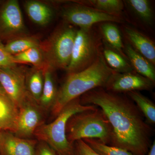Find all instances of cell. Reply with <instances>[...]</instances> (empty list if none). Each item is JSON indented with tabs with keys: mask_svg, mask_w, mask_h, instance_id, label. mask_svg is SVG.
<instances>
[{
	"mask_svg": "<svg viewBox=\"0 0 155 155\" xmlns=\"http://www.w3.org/2000/svg\"><path fill=\"white\" fill-rule=\"evenodd\" d=\"M17 65L14 56L9 54L2 41L0 40V68Z\"/></svg>",
	"mask_w": 155,
	"mask_h": 155,
	"instance_id": "27",
	"label": "cell"
},
{
	"mask_svg": "<svg viewBox=\"0 0 155 155\" xmlns=\"http://www.w3.org/2000/svg\"><path fill=\"white\" fill-rule=\"evenodd\" d=\"M97 107L83 105L81 103L80 97L77 98L67 104L53 122L40 125L35 130L34 136L40 141L48 145L58 155H76L74 145L67 139V122L75 114Z\"/></svg>",
	"mask_w": 155,
	"mask_h": 155,
	"instance_id": "3",
	"label": "cell"
},
{
	"mask_svg": "<svg viewBox=\"0 0 155 155\" xmlns=\"http://www.w3.org/2000/svg\"><path fill=\"white\" fill-rule=\"evenodd\" d=\"M124 52L134 71L155 83V66L127 42L124 44Z\"/></svg>",
	"mask_w": 155,
	"mask_h": 155,
	"instance_id": "14",
	"label": "cell"
},
{
	"mask_svg": "<svg viewBox=\"0 0 155 155\" xmlns=\"http://www.w3.org/2000/svg\"><path fill=\"white\" fill-rule=\"evenodd\" d=\"M1 131H0V137H1Z\"/></svg>",
	"mask_w": 155,
	"mask_h": 155,
	"instance_id": "32",
	"label": "cell"
},
{
	"mask_svg": "<svg viewBox=\"0 0 155 155\" xmlns=\"http://www.w3.org/2000/svg\"><path fill=\"white\" fill-rule=\"evenodd\" d=\"M108 66L102 52L92 65L84 70L68 74L62 86L58 89L57 99L51 110L57 116L71 101L94 89L104 88L114 72Z\"/></svg>",
	"mask_w": 155,
	"mask_h": 155,
	"instance_id": "2",
	"label": "cell"
},
{
	"mask_svg": "<svg viewBox=\"0 0 155 155\" xmlns=\"http://www.w3.org/2000/svg\"><path fill=\"white\" fill-rule=\"evenodd\" d=\"M135 104L145 121L149 125L155 123V105L147 97L138 91L129 92L125 94Z\"/></svg>",
	"mask_w": 155,
	"mask_h": 155,
	"instance_id": "23",
	"label": "cell"
},
{
	"mask_svg": "<svg viewBox=\"0 0 155 155\" xmlns=\"http://www.w3.org/2000/svg\"><path fill=\"white\" fill-rule=\"evenodd\" d=\"M83 105L99 108L112 126L110 146L121 148L134 155H147L151 146L153 129L127 95L106 90H92L81 96Z\"/></svg>",
	"mask_w": 155,
	"mask_h": 155,
	"instance_id": "1",
	"label": "cell"
},
{
	"mask_svg": "<svg viewBox=\"0 0 155 155\" xmlns=\"http://www.w3.org/2000/svg\"><path fill=\"white\" fill-rule=\"evenodd\" d=\"M75 2L105 14L123 18L122 14L125 6L122 0H85Z\"/></svg>",
	"mask_w": 155,
	"mask_h": 155,
	"instance_id": "22",
	"label": "cell"
},
{
	"mask_svg": "<svg viewBox=\"0 0 155 155\" xmlns=\"http://www.w3.org/2000/svg\"><path fill=\"white\" fill-rule=\"evenodd\" d=\"M37 141L22 138L10 131H1L0 155H35Z\"/></svg>",
	"mask_w": 155,
	"mask_h": 155,
	"instance_id": "12",
	"label": "cell"
},
{
	"mask_svg": "<svg viewBox=\"0 0 155 155\" xmlns=\"http://www.w3.org/2000/svg\"><path fill=\"white\" fill-rule=\"evenodd\" d=\"M103 42L102 54L110 68L118 73L134 71L127 58Z\"/></svg>",
	"mask_w": 155,
	"mask_h": 155,
	"instance_id": "21",
	"label": "cell"
},
{
	"mask_svg": "<svg viewBox=\"0 0 155 155\" xmlns=\"http://www.w3.org/2000/svg\"><path fill=\"white\" fill-rule=\"evenodd\" d=\"M155 83L134 71L125 73L115 72L104 88L115 93L125 94L131 91L152 90Z\"/></svg>",
	"mask_w": 155,
	"mask_h": 155,
	"instance_id": "11",
	"label": "cell"
},
{
	"mask_svg": "<svg viewBox=\"0 0 155 155\" xmlns=\"http://www.w3.org/2000/svg\"><path fill=\"white\" fill-rule=\"evenodd\" d=\"M28 35L19 2L7 1L0 9V40Z\"/></svg>",
	"mask_w": 155,
	"mask_h": 155,
	"instance_id": "9",
	"label": "cell"
},
{
	"mask_svg": "<svg viewBox=\"0 0 155 155\" xmlns=\"http://www.w3.org/2000/svg\"><path fill=\"white\" fill-rule=\"evenodd\" d=\"M35 155H58L53 149L44 142L41 141L35 151Z\"/></svg>",
	"mask_w": 155,
	"mask_h": 155,
	"instance_id": "29",
	"label": "cell"
},
{
	"mask_svg": "<svg viewBox=\"0 0 155 155\" xmlns=\"http://www.w3.org/2000/svg\"><path fill=\"white\" fill-rule=\"evenodd\" d=\"M78 29L64 22L56 28L48 39L41 43L47 66L53 70H67L71 60Z\"/></svg>",
	"mask_w": 155,
	"mask_h": 155,
	"instance_id": "5",
	"label": "cell"
},
{
	"mask_svg": "<svg viewBox=\"0 0 155 155\" xmlns=\"http://www.w3.org/2000/svg\"><path fill=\"white\" fill-rule=\"evenodd\" d=\"M16 64H29L33 67L45 68L47 66L43 51L40 46L31 48L14 55Z\"/></svg>",
	"mask_w": 155,
	"mask_h": 155,
	"instance_id": "24",
	"label": "cell"
},
{
	"mask_svg": "<svg viewBox=\"0 0 155 155\" xmlns=\"http://www.w3.org/2000/svg\"><path fill=\"white\" fill-rule=\"evenodd\" d=\"M18 111L17 106L7 95L0 94V131L15 132Z\"/></svg>",
	"mask_w": 155,
	"mask_h": 155,
	"instance_id": "16",
	"label": "cell"
},
{
	"mask_svg": "<svg viewBox=\"0 0 155 155\" xmlns=\"http://www.w3.org/2000/svg\"><path fill=\"white\" fill-rule=\"evenodd\" d=\"M26 70L17 65L0 68V83L6 95L18 108L30 97L25 86Z\"/></svg>",
	"mask_w": 155,
	"mask_h": 155,
	"instance_id": "8",
	"label": "cell"
},
{
	"mask_svg": "<svg viewBox=\"0 0 155 155\" xmlns=\"http://www.w3.org/2000/svg\"><path fill=\"white\" fill-rule=\"evenodd\" d=\"M24 7L30 20L39 26H45L49 24L54 16V9L48 4L40 1H25Z\"/></svg>",
	"mask_w": 155,
	"mask_h": 155,
	"instance_id": "15",
	"label": "cell"
},
{
	"mask_svg": "<svg viewBox=\"0 0 155 155\" xmlns=\"http://www.w3.org/2000/svg\"><path fill=\"white\" fill-rule=\"evenodd\" d=\"M41 45V42L36 37L27 35L8 41L5 46L7 51L14 56L31 48L40 46Z\"/></svg>",
	"mask_w": 155,
	"mask_h": 155,
	"instance_id": "25",
	"label": "cell"
},
{
	"mask_svg": "<svg viewBox=\"0 0 155 155\" xmlns=\"http://www.w3.org/2000/svg\"><path fill=\"white\" fill-rule=\"evenodd\" d=\"M147 155H155V141H153L150 147Z\"/></svg>",
	"mask_w": 155,
	"mask_h": 155,
	"instance_id": "30",
	"label": "cell"
},
{
	"mask_svg": "<svg viewBox=\"0 0 155 155\" xmlns=\"http://www.w3.org/2000/svg\"><path fill=\"white\" fill-rule=\"evenodd\" d=\"M75 143L76 155H101L94 150L83 140H77Z\"/></svg>",
	"mask_w": 155,
	"mask_h": 155,
	"instance_id": "28",
	"label": "cell"
},
{
	"mask_svg": "<svg viewBox=\"0 0 155 155\" xmlns=\"http://www.w3.org/2000/svg\"><path fill=\"white\" fill-rule=\"evenodd\" d=\"M123 32L126 42L155 66L154 42L144 34L131 26L124 25Z\"/></svg>",
	"mask_w": 155,
	"mask_h": 155,
	"instance_id": "13",
	"label": "cell"
},
{
	"mask_svg": "<svg viewBox=\"0 0 155 155\" xmlns=\"http://www.w3.org/2000/svg\"><path fill=\"white\" fill-rule=\"evenodd\" d=\"M44 69L45 68L33 67L26 70V90L29 96L38 104L41 97L43 88Z\"/></svg>",
	"mask_w": 155,
	"mask_h": 155,
	"instance_id": "19",
	"label": "cell"
},
{
	"mask_svg": "<svg viewBox=\"0 0 155 155\" xmlns=\"http://www.w3.org/2000/svg\"><path fill=\"white\" fill-rule=\"evenodd\" d=\"M98 29L103 41L127 58L124 52V43L122 41L121 31L115 23L111 22H101L99 23Z\"/></svg>",
	"mask_w": 155,
	"mask_h": 155,
	"instance_id": "18",
	"label": "cell"
},
{
	"mask_svg": "<svg viewBox=\"0 0 155 155\" xmlns=\"http://www.w3.org/2000/svg\"><path fill=\"white\" fill-rule=\"evenodd\" d=\"M0 94L3 95H6L4 91V89H3L1 85V83H0Z\"/></svg>",
	"mask_w": 155,
	"mask_h": 155,
	"instance_id": "31",
	"label": "cell"
},
{
	"mask_svg": "<svg viewBox=\"0 0 155 155\" xmlns=\"http://www.w3.org/2000/svg\"><path fill=\"white\" fill-rule=\"evenodd\" d=\"M66 135L72 145L80 140L94 139L110 145L113 130L105 114L97 107L72 116L67 123Z\"/></svg>",
	"mask_w": 155,
	"mask_h": 155,
	"instance_id": "4",
	"label": "cell"
},
{
	"mask_svg": "<svg viewBox=\"0 0 155 155\" xmlns=\"http://www.w3.org/2000/svg\"><path fill=\"white\" fill-rule=\"evenodd\" d=\"M103 42L98 30L94 26L88 29H78L67 74L80 72L97 61L102 52Z\"/></svg>",
	"mask_w": 155,
	"mask_h": 155,
	"instance_id": "6",
	"label": "cell"
},
{
	"mask_svg": "<svg viewBox=\"0 0 155 155\" xmlns=\"http://www.w3.org/2000/svg\"><path fill=\"white\" fill-rule=\"evenodd\" d=\"M61 16L64 22L77 26L79 29H86L103 22L123 23L124 18L116 17L74 2L66 5L61 10Z\"/></svg>",
	"mask_w": 155,
	"mask_h": 155,
	"instance_id": "7",
	"label": "cell"
},
{
	"mask_svg": "<svg viewBox=\"0 0 155 155\" xmlns=\"http://www.w3.org/2000/svg\"><path fill=\"white\" fill-rule=\"evenodd\" d=\"M84 141L94 150L101 155H134L127 150L104 144L94 139H86Z\"/></svg>",
	"mask_w": 155,
	"mask_h": 155,
	"instance_id": "26",
	"label": "cell"
},
{
	"mask_svg": "<svg viewBox=\"0 0 155 155\" xmlns=\"http://www.w3.org/2000/svg\"><path fill=\"white\" fill-rule=\"evenodd\" d=\"M125 6L129 9L135 17L145 25H153L154 14L150 1L148 0L123 1Z\"/></svg>",
	"mask_w": 155,
	"mask_h": 155,
	"instance_id": "20",
	"label": "cell"
},
{
	"mask_svg": "<svg viewBox=\"0 0 155 155\" xmlns=\"http://www.w3.org/2000/svg\"><path fill=\"white\" fill-rule=\"evenodd\" d=\"M48 66L44 69V83L38 105L43 110H51L57 99L58 89L57 88L54 71Z\"/></svg>",
	"mask_w": 155,
	"mask_h": 155,
	"instance_id": "17",
	"label": "cell"
},
{
	"mask_svg": "<svg viewBox=\"0 0 155 155\" xmlns=\"http://www.w3.org/2000/svg\"><path fill=\"white\" fill-rule=\"evenodd\" d=\"M1 1H0V4H1Z\"/></svg>",
	"mask_w": 155,
	"mask_h": 155,
	"instance_id": "33",
	"label": "cell"
},
{
	"mask_svg": "<svg viewBox=\"0 0 155 155\" xmlns=\"http://www.w3.org/2000/svg\"><path fill=\"white\" fill-rule=\"evenodd\" d=\"M17 126L14 134L22 138L29 139L44 124L45 112L30 96L19 108Z\"/></svg>",
	"mask_w": 155,
	"mask_h": 155,
	"instance_id": "10",
	"label": "cell"
}]
</instances>
